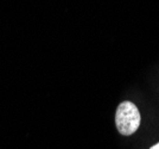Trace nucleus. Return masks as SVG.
I'll list each match as a JSON object with an SVG mask.
<instances>
[{"instance_id": "nucleus-1", "label": "nucleus", "mask_w": 159, "mask_h": 149, "mask_svg": "<svg viewBox=\"0 0 159 149\" xmlns=\"http://www.w3.org/2000/svg\"><path fill=\"white\" fill-rule=\"evenodd\" d=\"M115 124L121 135L129 136L134 134L140 125V112L131 102L121 103L115 113Z\"/></svg>"}, {"instance_id": "nucleus-2", "label": "nucleus", "mask_w": 159, "mask_h": 149, "mask_svg": "<svg viewBox=\"0 0 159 149\" xmlns=\"http://www.w3.org/2000/svg\"><path fill=\"white\" fill-rule=\"evenodd\" d=\"M150 149H159V143H157V144H154L153 147H151Z\"/></svg>"}]
</instances>
